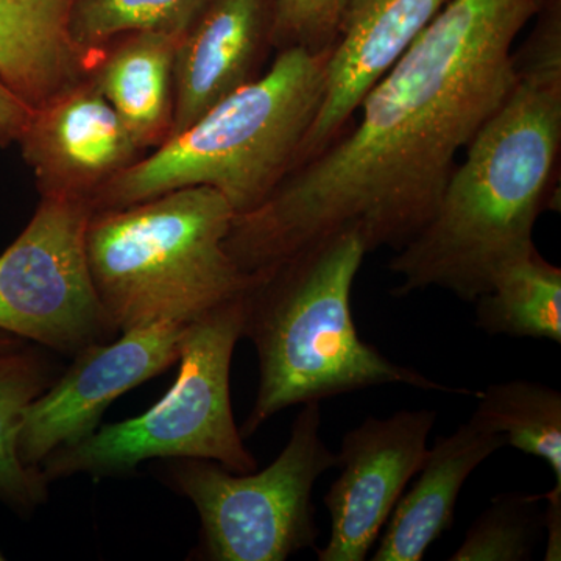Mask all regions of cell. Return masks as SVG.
I'll list each match as a JSON object with an SVG mask.
<instances>
[{
  "instance_id": "cell-8",
  "label": "cell",
  "mask_w": 561,
  "mask_h": 561,
  "mask_svg": "<svg viewBox=\"0 0 561 561\" xmlns=\"http://www.w3.org/2000/svg\"><path fill=\"white\" fill-rule=\"evenodd\" d=\"M90 203L41 197L32 220L0 256V330L76 356L117 334L92 284Z\"/></svg>"
},
{
  "instance_id": "cell-7",
  "label": "cell",
  "mask_w": 561,
  "mask_h": 561,
  "mask_svg": "<svg viewBox=\"0 0 561 561\" xmlns=\"http://www.w3.org/2000/svg\"><path fill=\"white\" fill-rule=\"evenodd\" d=\"M320 402L302 404L283 451L265 470L232 472L216 461L176 459L169 483L197 508L202 559L284 561L313 548L312 490L337 467L321 438Z\"/></svg>"
},
{
  "instance_id": "cell-6",
  "label": "cell",
  "mask_w": 561,
  "mask_h": 561,
  "mask_svg": "<svg viewBox=\"0 0 561 561\" xmlns=\"http://www.w3.org/2000/svg\"><path fill=\"white\" fill-rule=\"evenodd\" d=\"M242 297L187 324L179 376L153 408L51 453L41 463L47 481L128 474L154 459H202L239 474L256 471L257 460L243 445L231 405L232 353L243 337Z\"/></svg>"
},
{
  "instance_id": "cell-4",
  "label": "cell",
  "mask_w": 561,
  "mask_h": 561,
  "mask_svg": "<svg viewBox=\"0 0 561 561\" xmlns=\"http://www.w3.org/2000/svg\"><path fill=\"white\" fill-rule=\"evenodd\" d=\"M328 58L330 50L276 51L260 79L103 186L92 213L197 186L220 192L236 216L257 208L294 168L320 108Z\"/></svg>"
},
{
  "instance_id": "cell-15",
  "label": "cell",
  "mask_w": 561,
  "mask_h": 561,
  "mask_svg": "<svg viewBox=\"0 0 561 561\" xmlns=\"http://www.w3.org/2000/svg\"><path fill=\"white\" fill-rule=\"evenodd\" d=\"M73 0H0V79L38 110L90 76L95 55L73 43Z\"/></svg>"
},
{
  "instance_id": "cell-9",
  "label": "cell",
  "mask_w": 561,
  "mask_h": 561,
  "mask_svg": "<svg viewBox=\"0 0 561 561\" xmlns=\"http://www.w3.org/2000/svg\"><path fill=\"white\" fill-rule=\"evenodd\" d=\"M190 323L157 321L131 328L117 341L94 343L76 354L65 375L25 409L18 435L20 459L41 468L51 453L90 437L111 402L179 362Z\"/></svg>"
},
{
  "instance_id": "cell-19",
  "label": "cell",
  "mask_w": 561,
  "mask_h": 561,
  "mask_svg": "<svg viewBox=\"0 0 561 561\" xmlns=\"http://www.w3.org/2000/svg\"><path fill=\"white\" fill-rule=\"evenodd\" d=\"M474 397L471 420L513 448L545 460L561 486L560 391L541 382L507 381L491 383Z\"/></svg>"
},
{
  "instance_id": "cell-11",
  "label": "cell",
  "mask_w": 561,
  "mask_h": 561,
  "mask_svg": "<svg viewBox=\"0 0 561 561\" xmlns=\"http://www.w3.org/2000/svg\"><path fill=\"white\" fill-rule=\"evenodd\" d=\"M18 144L41 197L90 205L103 186L147 153L90 77L33 110Z\"/></svg>"
},
{
  "instance_id": "cell-25",
  "label": "cell",
  "mask_w": 561,
  "mask_h": 561,
  "mask_svg": "<svg viewBox=\"0 0 561 561\" xmlns=\"http://www.w3.org/2000/svg\"><path fill=\"white\" fill-rule=\"evenodd\" d=\"M22 346H24V341H22V339L10 334V332L0 330V353L22 348Z\"/></svg>"
},
{
  "instance_id": "cell-26",
  "label": "cell",
  "mask_w": 561,
  "mask_h": 561,
  "mask_svg": "<svg viewBox=\"0 0 561 561\" xmlns=\"http://www.w3.org/2000/svg\"><path fill=\"white\" fill-rule=\"evenodd\" d=\"M5 559V557L2 556V552H0V560Z\"/></svg>"
},
{
  "instance_id": "cell-10",
  "label": "cell",
  "mask_w": 561,
  "mask_h": 561,
  "mask_svg": "<svg viewBox=\"0 0 561 561\" xmlns=\"http://www.w3.org/2000/svg\"><path fill=\"white\" fill-rule=\"evenodd\" d=\"M437 413L400 411L387 419L367 416L346 432L337 454L341 474L324 494L330 540L319 561H364L389 522L408 483L426 460Z\"/></svg>"
},
{
  "instance_id": "cell-22",
  "label": "cell",
  "mask_w": 561,
  "mask_h": 561,
  "mask_svg": "<svg viewBox=\"0 0 561 561\" xmlns=\"http://www.w3.org/2000/svg\"><path fill=\"white\" fill-rule=\"evenodd\" d=\"M346 0H275V50H330L337 38Z\"/></svg>"
},
{
  "instance_id": "cell-17",
  "label": "cell",
  "mask_w": 561,
  "mask_h": 561,
  "mask_svg": "<svg viewBox=\"0 0 561 561\" xmlns=\"http://www.w3.org/2000/svg\"><path fill=\"white\" fill-rule=\"evenodd\" d=\"M476 302V324L490 335L561 343V268L537 247L494 278Z\"/></svg>"
},
{
  "instance_id": "cell-13",
  "label": "cell",
  "mask_w": 561,
  "mask_h": 561,
  "mask_svg": "<svg viewBox=\"0 0 561 561\" xmlns=\"http://www.w3.org/2000/svg\"><path fill=\"white\" fill-rule=\"evenodd\" d=\"M273 28L275 0L203 3L176 49L171 138L217 103L260 79L275 50Z\"/></svg>"
},
{
  "instance_id": "cell-5",
  "label": "cell",
  "mask_w": 561,
  "mask_h": 561,
  "mask_svg": "<svg viewBox=\"0 0 561 561\" xmlns=\"http://www.w3.org/2000/svg\"><path fill=\"white\" fill-rule=\"evenodd\" d=\"M234 216L220 192L203 186L92 213L88 265L114 330L190 323L242 297L254 275L225 249Z\"/></svg>"
},
{
  "instance_id": "cell-12",
  "label": "cell",
  "mask_w": 561,
  "mask_h": 561,
  "mask_svg": "<svg viewBox=\"0 0 561 561\" xmlns=\"http://www.w3.org/2000/svg\"><path fill=\"white\" fill-rule=\"evenodd\" d=\"M448 2L346 0L328 58L320 108L302 139L294 168L317 157L350 127L376 81Z\"/></svg>"
},
{
  "instance_id": "cell-20",
  "label": "cell",
  "mask_w": 561,
  "mask_h": 561,
  "mask_svg": "<svg viewBox=\"0 0 561 561\" xmlns=\"http://www.w3.org/2000/svg\"><path fill=\"white\" fill-rule=\"evenodd\" d=\"M206 0H73L69 33L94 54L111 41L138 32L184 33Z\"/></svg>"
},
{
  "instance_id": "cell-14",
  "label": "cell",
  "mask_w": 561,
  "mask_h": 561,
  "mask_svg": "<svg viewBox=\"0 0 561 561\" xmlns=\"http://www.w3.org/2000/svg\"><path fill=\"white\" fill-rule=\"evenodd\" d=\"M504 446L507 443L502 435L472 420L448 437H438L412 489L394 505L371 560H423L432 542L451 529L461 486Z\"/></svg>"
},
{
  "instance_id": "cell-24",
  "label": "cell",
  "mask_w": 561,
  "mask_h": 561,
  "mask_svg": "<svg viewBox=\"0 0 561 561\" xmlns=\"http://www.w3.org/2000/svg\"><path fill=\"white\" fill-rule=\"evenodd\" d=\"M546 502L542 512V527L548 530V546H546L545 560H561V486L553 485L549 493L542 494Z\"/></svg>"
},
{
  "instance_id": "cell-21",
  "label": "cell",
  "mask_w": 561,
  "mask_h": 561,
  "mask_svg": "<svg viewBox=\"0 0 561 561\" xmlns=\"http://www.w3.org/2000/svg\"><path fill=\"white\" fill-rule=\"evenodd\" d=\"M542 494L502 493L467 530L451 561H526L538 545Z\"/></svg>"
},
{
  "instance_id": "cell-16",
  "label": "cell",
  "mask_w": 561,
  "mask_h": 561,
  "mask_svg": "<svg viewBox=\"0 0 561 561\" xmlns=\"http://www.w3.org/2000/svg\"><path fill=\"white\" fill-rule=\"evenodd\" d=\"M183 33L138 32L111 41L92 61L90 79L144 151L171 138L175 57Z\"/></svg>"
},
{
  "instance_id": "cell-18",
  "label": "cell",
  "mask_w": 561,
  "mask_h": 561,
  "mask_svg": "<svg viewBox=\"0 0 561 561\" xmlns=\"http://www.w3.org/2000/svg\"><path fill=\"white\" fill-rule=\"evenodd\" d=\"M54 370L39 351L22 348L0 353V501L28 515L49 496L43 470L27 467L18 454L25 409L51 386Z\"/></svg>"
},
{
  "instance_id": "cell-3",
  "label": "cell",
  "mask_w": 561,
  "mask_h": 561,
  "mask_svg": "<svg viewBox=\"0 0 561 561\" xmlns=\"http://www.w3.org/2000/svg\"><path fill=\"white\" fill-rule=\"evenodd\" d=\"M367 253L359 230H346L253 273L242 297V334L256 348L260 387L243 438L290 405L370 387L472 394L394 364L362 341L351 290Z\"/></svg>"
},
{
  "instance_id": "cell-23",
  "label": "cell",
  "mask_w": 561,
  "mask_h": 561,
  "mask_svg": "<svg viewBox=\"0 0 561 561\" xmlns=\"http://www.w3.org/2000/svg\"><path fill=\"white\" fill-rule=\"evenodd\" d=\"M32 111L0 79V147L18 142L31 119Z\"/></svg>"
},
{
  "instance_id": "cell-1",
  "label": "cell",
  "mask_w": 561,
  "mask_h": 561,
  "mask_svg": "<svg viewBox=\"0 0 561 561\" xmlns=\"http://www.w3.org/2000/svg\"><path fill=\"white\" fill-rule=\"evenodd\" d=\"M542 0H449L360 102L331 146L234 216L225 249L254 273L359 230L401 250L434 217L457 154L515 81V43Z\"/></svg>"
},
{
  "instance_id": "cell-2",
  "label": "cell",
  "mask_w": 561,
  "mask_h": 561,
  "mask_svg": "<svg viewBox=\"0 0 561 561\" xmlns=\"http://www.w3.org/2000/svg\"><path fill=\"white\" fill-rule=\"evenodd\" d=\"M515 50V81L468 144L430 224L394 251V297L440 287L474 302L502 268L535 249L556 209L561 158V0H542Z\"/></svg>"
}]
</instances>
